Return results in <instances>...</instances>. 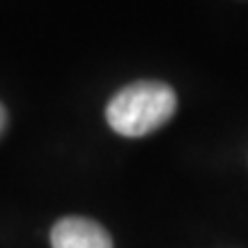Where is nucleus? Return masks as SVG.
<instances>
[{
  "instance_id": "7ed1b4c3",
  "label": "nucleus",
  "mask_w": 248,
  "mask_h": 248,
  "mask_svg": "<svg viewBox=\"0 0 248 248\" xmlns=\"http://www.w3.org/2000/svg\"><path fill=\"white\" fill-rule=\"evenodd\" d=\"M5 122H7V113H5V108H2V104H0V131L5 129Z\"/></svg>"
},
{
  "instance_id": "f03ea898",
  "label": "nucleus",
  "mask_w": 248,
  "mask_h": 248,
  "mask_svg": "<svg viewBox=\"0 0 248 248\" xmlns=\"http://www.w3.org/2000/svg\"><path fill=\"white\" fill-rule=\"evenodd\" d=\"M51 248H113V239L97 221L67 216L53 225Z\"/></svg>"
},
{
  "instance_id": "f257e3e1",
  "label": "nucleus",
  "mask_w": 248,
  "mask_h": 248,
  "mask_svg": "<svg viewBox=\"0 0 248 248\" xmlns=\"http://www.w3.org/2000/svg\"><path fill=\"white\" fill-rule=\"evenodd\" d=\"M177 108V94L168 83L138 80L117 92L106 106V120L120 136L138 138L156 131Z\"/></svg>"
}]
</instances>
